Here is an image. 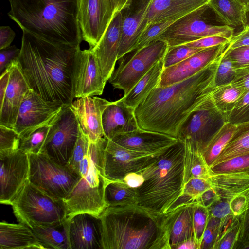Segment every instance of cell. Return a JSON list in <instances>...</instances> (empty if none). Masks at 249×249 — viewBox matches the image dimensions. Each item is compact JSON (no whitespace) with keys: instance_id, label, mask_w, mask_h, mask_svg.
Returning a JSON list of instances; mask_svg holds the SVG:
<instances>
[{"instance_id":"obj_21","label":"cell","mask_w":249,"mask_h":249,"mask_svg":"<svg viewBox=\"0 0 249 249\" xmlns=\"http://www.w3.org/2000/svg\"><path fill=\"white\" fill-rule=\"evenodd\" d=\"M122 21L123 11H121L112 19L96 45L90 48L106 81L111 76L118 60Z\"/></svg>"},{"instance_id":"obj_48","label":"cell","mask_w":249,"mask_h":249,"mask_svg":"<svg viewBox=\"0 0 249 249\" xmlns=\"http://www.w3.org/2000/svg\"><path fill=\"white\" fill-rule=\"evenodd\" d=\"M211 175L210 168L199 150L193 149V159L190 168V178H197L208 179Z\"/></svg>"},{"instance_id":"obj_44","label":"cell","mask_w":249,"mask_h":249,"mask_svg":"<svg viewBox=\"0 0 249 249\" xmlns=\"http://www.w3.org/2000/svg\"><path fill=\"white\" fill-rule=\"evenodd\" d=\"M249 169V154L234 157L213 165L210 167L211 174L235 172Z\"/></svg>"},{"instance_id":"obj_8","label":"cell","mask_w":249,"mask_h":249,"mask_svg":"<svg viewBox=\"0 0 249 249\" xmlns=\"http://www.w3.org/2000/svg\"><path fill=\"white\" fill-rule=\"evenodd\" d=\"M11 205L18 222L31 228L35 226L59 225L67 219L64 201L51 197L33 185L29 180Z\"/></svg>"},{"instance_id":"obj_6","label":"cell","mask_w":249,"mask_h":249,"mask_svg":"<svg viewBox=\"0 0 249 249\" xmlns=\"http://www.w3.org/2000/svg\"><path fill=\"white\" fill-rule=\"evenodd\" d=\"M107 142V140L103 137L95 142H90V163L88 171L63 200L67 218L83 213L100 216L107 207L105 192L111 181L106 178L104 171V151Z\"/></svg>"},{"instance_id":"obj_27","label":"cell","mask_w":249,"mask_h":249,"mask_svg":"<svg viewBox=\"0 0 249 249\" xmlns=\"http://www.w3.org/2000/svg\"><path fill=\"white\" fill-rule=\"evenodd\" d=\"M220 200L229 201L249 190V169L211 174L207 179Z\"/></svg>"},{"instance_id":"obj_14","label":"cell","mask_w":249,"mask_h":249,"mask_svg":"<svg viewBox=\"0 0 249 249\" xmlns=\"http://www.w3.org/2000/svg\"><path fill=\"white\" fill-rule=\"evenodd\" d=\"M118 13L116 0H78V21L83 40L95 47Z\"/></svg>"},{"instance_id":"obj_13","label":"cell","mask_w":249,"mask_h":249,"mask_svg":"<svg viewBox=\"0 0 249 249\" xmlns=\"http://www.w3.org/2000/svg\"><path fill=\"white\" fill-rule=\"evenodd\" d=\"M226 122L214 107L211 98L202 108L193 113L180 127L177 138L201 152L216 131Z\"/></svg>"},{"instance_id":"obj_24","label":"cell","mask_w":249,"mask_h":249,"mask_svg":"<svg viewBox=\"0 0 249 249\" xmlns=\"http://www.w3.org/2000/svg\"><path fill=\"white\" fill-rule=\"evenodd\" d=\"M110 140L128 149L149 153L163 152L178 141L177 138L141 128L120 134Z\"/></svg>"},{"instance_id":"obj_54","label":"cell","mask_w":249,"mask_h":249,"mask_svg":"<svg viewBox=\"0 0 249 249\" xmlns=\"http://www.w3.org/2000/svg\"><path fill=\"white\" fill-rule=\"evenodd\" d=\"M231 83L241 88L246 93L249 92V65L236 68L234 78Z\"/></svg>"},{"instance_id":"obj_33","label":"cell","mask_w":249,"mask_h":249,"mask_svg":"<svg viewBox=\"0 0 249 249\" xmlns=\"http://www.w3.org/2000/svg\"><path fill=\"white\" fill-rule=\"evenodd\" d=\"M237 128V124L225 122L202 149L201 152L209 168L234 136Z\"/></svg>"},{"instance_id":"obj_58","label":"cell","mask_w":249,"mask_h":249,"mask_svg":"<svg viewBox=\"0 0 249 249\" xmlns=\"http://www.w3.org/2000/svg\"><path fill=\"white\" fill-rule=\"evenodd\" d=\"M16 36L15 32L9 26L0 27V50L11 46Z\"/></svg>"},{"instance_id":"obj_18","label":"cell","mask_w":249,"mask_h":249,"mask_svg":"<svg viewBox=\"0 0 249 249\" xmlns=\"http://www.w3.org/2000/svg\"><path fill=\"white\" fill-rule=\"evenodd\" d=\"M65 223L69 249H103L100 216L79 213L68 217Z\"/></svg>"},{"instance_id":"obj_53","label":"cell","mask_w":249,"mask_h":249,"mask_svg":"<svg viewBox=\"0 0 249 249\" xmlns=\"http://www.w3.org/2000/svg\"><path fill=\"white\" fill-rule=\"evenodd\" d=\"M20 52V49L17 48L15 45L0 50V75L13 61L18 58Z\"/></svg>"},{"instance_id":"obj_34","label":"cell","mask_w":249,"mask_h":249,"mask_svg":"<svg viewBox=\"0 0 249 249\" xmlns=\"http://www.w3.org/2000/svg\"><path fill=\"white\" fill-rule=\"evenodd\" d=\"M65 222L59 225L35 226L31 229L45 249H69Z\"/></svg>"},{"instance_id":"obj_15","label":"cell","mask_w":249,"mask_h":249,"mask_svg":"<svg viewBox=\"0 0 249 249\" xmlns=\"http://www.w3.org/2000/svg\"><path fill=\"white\" fill-rule=\"evenodd\" d=\"M65 105L60 102L44 100L30 89L20 107L14 129L21 137L50 124Z\"/></svg>"},{"instance_id":"obj_61","label":"cell","mask_w":249,"mask_h":249,"mask_svg":"<svg viewBox=\"0 0 249 249\" xmlns=\"http://www.w3.org/2000/svg\"><path fill=\"white\" fill-rule=\"evenodd\" d=\"M249 249V240L238 245L236 249Z\"/></svg>"},{"instance_id":"obj_51","label":"cell","mask_w":249,"mask_h":249,"mask_svg":"<svg viewBox=\"0 0 249 249\" xmlns=\"http://www.w3.org/2000/svg\"><path fill=\"white\" fill-rule=\"evenodd\" d=\"M227 48V53L236 68L249 65V46Z\"/></svg>"},{"instance_id":"obj_56","label":"cell","mask_w":249,"mask_h":249,"mask_svg":"<svg viewBox=\"0 0 249 249\" xmlns=\"http://www.w3.org/2000/svg\"><path fill=\"white\" fill-rule=\"evenodd\" d=\"M220 200L216 192L212 188L204 191L198 197L196 203L209 208Z\"/></svg>"},{"instance_id":"obj_43","label":"cell","mask_w":249,"mask_h":249,"mask_svg":"<svg viewBox=\"0 0 249 249\" xmlns=\"http://www.w3.org/2000/svg\"><path fill=\"white\" fill-rule=\"evenodd\" d=\"M179 18H175L163 20L149 27L140 36L133 51L140 50L157 40L161 34Z\"/></svg>"},{"instance_id":"obj_62","label":"cell","mask_w":249,"mask_h":249,"mask_svg":"<svg viewBox=\"0 0 249 249\" xmlns=\"http://www.w3.org/2000/svg\"><path fill=\"white\" fill-rule=\"evenodd\" d=\"M240 0L246 6H247L249 3V0Z\"/></svg>"},{"instance_id":"obj_4","label":"cell","mask_w":249,"mask_h":249,"mask_svg":"<svg viewBox=\"0 0 249 249\" xmlns=\"http://www.w3.org/2000/svg\"><path fill=\"white\" fill-rule=\"evenodd\" d=\"M193 148L178 140L140 172L144 181L136 189L138 205L161 215L182 193L190 178Z\"/></svg>"},{"instance_id":"obj_63","label":"cell","mask_w":249,"mask_h":249,"mask_svg":"<svg viewBox=\"0 0 249 249\" xmlns=\"http://www.w3.org/2000/svg\"></svg>"},{"instance_id":"obj_40","label":"cell","mask_w":249,"mask_h":249,"mask_svg":"<svg viewBox=\"0 0 249 249\" xmlns=\"http://www.w3.org/2000/svg\"><path fill=\"white\" fill-rule=\"evenodd\" d=\"M89 143L90 142L87 136L83 133L80 126L78 140L66 165L67 167L79 175L81 164L89 155Z\"/></svg>"},{"instance_id":"obj_36","label":"cell","mask_w":249,"mask_h":249,"mask_svg":"<svg viewBox=\"0 0 249 249\" xmlns=\"http://www.w3.org/2000/svg\"><path fill=\"white\" fill-rule=\"evenodd\" d=\"M105 198L107 207L138 204L136 189L123 180L110 181L105 189Z\"/></svg>"},{"instance_id":"obj_12","label":"cell","mask_w":249,"mask_h":249,"mask_svg":"<svg viewBox=\"0 0 249 249\" xmlns=\"http://www.w3.org/2000/svg\"><path fill=\"white\" fill-rule=\"evenodd\" d=\"M163 152L134 151L107 140L104 157L105 176L110 181L123 180L127 174L139 172L153 163Z\"/></svg>"},{"instance_id":"obj_38","label":"cell","mask_w":249,"mask_h":249,"mask_svg":"<svg viewBox=\"0 0 249 249\" xmlns=\"http://www.w3.org/2000/svg\"><path fill=\"white\" fill-rule=\"evenodd\" d=\"M50 124L41 126L21 137L19 149L27 154L40 153L45 144Z\"/></svg>"},{"instance_id":"obj_29","label":"cell","mask_w":249,"mask_h":249,"mask_svg":"<svg viewBox=\"0 0 249 249\" xmlns=\"http://www.w3.org/2000/svg\"><path fill=\"white\" fill-rule=\"evenodd\" d=\"M145 0L134 12L123 11L122 33L118 59L134 50L140 37V28L149 4Z\"/></svg>"},{"instance_id":"obj_23","label":"cell","mask_w":249,"mask_h":249,"mask_svg":"<svg viewBox=\"0 0 249 249\" xmlns=\"http://www.w3.org/2000/svg\"><path fill=\"white\" fill-rule=\"evenodd\" d=\"M209 0H149L141 24L140 36L150 26L163 20L180 18L208 3Z\"/></svg>"},{"instance_id":"obj_11","label":"cell","mask_w":249,"mask_h":249,"mask_svg":"<svg viewBox=\"0 0 249 249\" xmlns=\"http://www.w3.org/2000/svg\"><path fill=\"white\" fill-rule=\"evenodd\" d=\"M80 124L70 105H65L50 124L40 153L66 165L78 138Z\"/></svg>"},{"instance_id":"obj_41","label":"cell","mask_w":249,"mask_h":249,"mask_svg":"<svg viewBox=\"0 0 249 249\" xmlns=\"http://www.w3.org/2000/svg\"><path fill=\"white\" fill-rule=\"evenodd\" d=\"M203 49L186 44L168 47L163 59L164 69L178 64Z\"/></svg>"},{"instance_id":"obj_60","label":"cell","mask_w":249,"mask_h":249,"mask_svg":"<svg viewBox=\"0 0 249 249\" xmlns=\"http://www.w3.org/2000/svg\"><path fill=\"white\" fill-rule=\"evenodd\" d=\"M174 249H200V244L193 237L178 244Z\"/></svg>"},{"instance_id":"obj_55","label":"cell","mask_w":249,"mask_h":249,"mask_svg":"<svg viewBox=\"0 0 249 249\" xmlns=\"http://www.w3.org/2000/svg\"><path fill=\"white\" fill-rule=\"evenodd\" d=\"M249 46V25L243 27L242 30L234 35L228 45V49Z\"/></svg>"},{"instance_id":"obj_22","label":"cell","mask_w":249,"mask_h":249,"mask_svg":"<svg viewBox=\"0 0 249 249\" xmlns=\"http://www.w3.org/2000/svg\"><path fill=\"white\" fill-rule=\"evenodd\" d=\"M228 44L204 49L178 64L164 69L158 87H166L195 74L221 55Z\"/></svg>"},{"instance_id":"obj_26","label":"cell","mask_w":249,"mask_h":249,"mask_svg":"<svg viewBox=\"0 0 249 249\" xmlns=\"http://www.w3.org/2000/svg\"><path fill=\"white\" fill-rule=\"evenodd\" d=\"M0 249H45L32 229L21 224L0 223Z\"/></svg>"},{"instance_id":"obj_35","label":"cell","mask_w":249,"mask_h":249,"mask_svg":"<svg viewBox=\"0 0 249 249\" xmlns=\"http://www.w3.org/2000/svg\"><path fill=\"white\" fill-rule=\"evenodd\" d=\"M236 124L237 128L234 136L226 145L213 165L234 157L249 154V122Z\"/></svg>"},{"instance_id":"obj_3","label":"cell","mask_w":249,"mask_h":249,"mask_svg":"<svg viewBox=\"0 0 249 249\" xmlns=\"http://www.w3.org/2000/svg\"><path fill=\"white\" fill-rule=\"evenodd\" d=\"M103 249H171L168 213L130 204L107 207L100 215Z\"/></svg>"},{"instance_id":"obj_45","label":"cell","mask_w":249,"mask_h":249,"mask_svg":"<svg viewBox=\"0 0 249 249\" xmlns=\"http://www.w3.org/2000/svg\"><path fill=\"white\" fill-rule=\"evenodd\" d=\"M227 52V48L216 70L214 80L215 86L230 83L235 76L236 67Z\"/></svg>"},{"instance_id":"obj_20","label":"cell","mask_w":249,"mask_h":249,"mask_svg":"<svg viewBox=\"0 0 249 249\" xmlns=\"http://www.w3.org/2000/svg\"><path fill=\"white\" fill-rule=\"evenodd\" d=\"M110 102L97 96L78 98L70 105L90 142L104 137L102 115Z\"/></svg>"},{"instance_id":"obj_10","label":"cell","mask_w":249,"mask_h":249,"mask_svg":"<svg viewBox=\"0 0 249 249\" xmlns=\"http://www.w3.org/2000/svg\"><path fill=\"white\" fill-rule=\"evenodd\" d=\"M168 48L165 42L157 39L135 51L129 59L122 62L114 70L108 81L126 95L158 61L164 58Z\"/></svg>"},{"instance_id":"obj_16","label":"cell","mask_w":249,"mask_h":249,"mask_svg":"<svg viewBox=\"0 0 249 249\" xmlns=\"http://www.w3.org/2000/svg\"><path fill=\"white\" fill-rule=\"evenodd\" d=\"M30 164L27 153L19 149L0 157V202L11 205L28 180Z\"/></svg>"},{"instance_id":"obj_5","label":"cell","mask_w":249,"mask_h":249,"mask_svg":"<svg viewBox=\"0 0 249 249\" xmlns=\"http://www.w3.org/2000/svg\"><path fill=\"white\" fill-rule=\"evenodd\" d=\"M9 18L22 29L53 42L80 46L78 0H8Z\"/></svg>"},{"instance_id":"obj_17","label":"cell","mask_w":249,"mask_h":249,"mask_svg":"<svg viewBox=\"0 0 249 249\" xmlns=\"http://www.w3.org/2000/svg\"><path fill=\"white\" fill-rule=\"evenodd\" d=\"M107 81L91 49L78 51L73 73L75 98L102 94Z\"/></svg>"},{"instance_id":"obj_19","label":"cell","mask_w":249,"mask_h":249,"mask_svg":"<svg viewBox=\"0 0 249 249\" xmlns=\"http://www.w3.org/2000/svg\"><path fill=\"white\" fill-rule=\"evenodd\" d=\"M10 77L3 99L0 101V125L14 129L23 98L30 89L17 59L7 67Z\"/></svg>"},{"instance_id":"obj_57","label":"cell","mask_w":249,"mask_h":249,"mask_svg":"<svg viewBox=\"0 0 249 249\" xmlns=\"http://www.w3.org/2000/svg\"><path fill=\"white\" fill-rule=\"evenodd\" d=\"M241 230L235 249L240 244L249 240V208L241 216Z\"/></svg>"},{"instance_id":"obj_32","label":"cell","mask_w":249,"mask_h":249,"mask_svg":"<svg viewBox=\"0 0 249 249\" xmlns=\"http://www.w3.org/2000/svg\"><path fill=\"white\" fill-rule=\"evenodd\" d=\"M240 87L231 83L215 86L211 94L214 107L227 119L236 104L245 94Z\"/></svg>"},{"instance_id":"obj_7","label":"cell","mask_w":249,"mask_h":249,"mask_svg":"<svg viewBox=\"0 0 249 249\" xmlns=\"http://www.w3.org/2000/svg\"><path fill=\"white\" fill-rule=\"evenodd\" d=\"M234 28L224 24L208 3L177 20L157 38L168 47L185 44L209 36H219L231 40Z\"/></svg>"},{"instance_id":"obj_46","label":"cell","mask_w":249,"mask_h":249,"mask_svg":"<svg viewBox=\"0 0 249 249\" xmlns=\"http://www.w3.org/2000/svg\"><path fill=\"white\" fill-rule=\"evenodd\" d=\"M210 213L208 208L195 203L193 212V225L195 238L201 245Z\"/></svg>"},{"instance_id":"obj_47","label":"cell","mask_w":249,"mask_h":249,"mask_svg":"<svg viewBox=\"0 0 249 249\" xmlns=\"http://www.w3.org/2000/svg\"><path fill=\"white\" fill-rule=\"evenodd\" d=\"M227 122L235 124L249 122V92L237 102L228 116Z\"/></svg>"},{"instance_id":"obj_9","label":"cell","mask_w":249,"mask_h":249,"mask_svg":"<svg viewBox=\"0 0 249 249\" xmlns=\"http://www.w3.org/2000/svg\"><path fill=\"white\" fill-rule=\"evenodd\" d=\"M28 154L29 181L51 197L64 200L72 191L81 176L43 153Z\"/></svg>"},{"instance_id":"obj_28","label":"cell","mask_w":249,"mask_h":249,"mask_svg":"<svg viewBox=\"0 0 249 249\" xmlns=\"http://www.w3.org/2000/svg\"><path fill=\"white\" fill-rule=\"evenodd\" d=\"M195 203L180 206L168 213L169 238L171 249H174L178 244L195 237L193 225Z\"/></svg>"},{"instance_id":"obj_50","label":"cell","mask_w":249,"mask_h":249,"mask_svg":"<svg viewBox=\"0 0 249 249\" xmlns=\"http://www.w3.org/2000/svg\"><path fill=\"white\" fill-rule=\"evenodd\" d=\"M234 216H240L249 208V190L233 197L229 201Z\"/></svg>"},{"instance_id":"obj_39","label":"cell","mask_w":249,"mask_h":249,"mask_svg":"<svg viewBox=\"0 0 249 249\" xmlns=\"http://www.w3.org/2000/svg\"><path fill=\"white\" fill-rule=\"evenodd\" d=\"M241 216H234L224 227L213 249H235L241 230Z\"/></svg>"},{"instance_id":"obj_42","label":"cell","mask_w":249,"mask_h":249,"mask_svg":"<svg viewBox=\"0 0 249 249\" xmlns=\"http://www.w3.org/2000/svg\"><path fill=\"white\" fill-rule=\"evenodd\" d=\"M20 141V137L14 129L0 125V157L18 150Z\"/></svg>"},{"instance_id":"obj_25","label":"cell","mask_w":249,"mask_h":249,"mask_svg":"<svg viewBox=\"0 0 249 249\" xmlns=\"http://www.w3.org/2000/svg\"><path fill=\"white\" fill-rule=\"evenodd\" d=\"M102 124L104 137L107 140L140 128L134 110L127 107L120 99L110 102L103 113Z\"/></svg>"},{"instance_id":"obj_59","label":"cell","mask_w":249,"mask_h":249,"mask_svg":"<svg viewBox=\"0 0 249 249\" xmlns=\"http://www.w3.org/2000/svg\"><path fill=\"white\" fill-rule=\"evenodd\" d=\"M123 181L129 187L137 189L142 185L144 179L140 172H132L127 174Z\"/></svg>"},{"instance_id":"obj_31","label":"cell","mask_w":249,"mask_h":249,"mask_svg":"<svg viewBox=\"0 0 249 249\" xmlns=\"http://www.w3.org/2000/svg\"><path fill=\"white\" fill-rule=\"evenodd\" d=\"M208 4L225 25L234 27L246 25V6L239 0H209Z\"/></svg>"},{"instance_id":"obj_2","label":"cell","mask_w":249,"mask_h":249,"mask_svg":"<svg viewBox=\"0 0 249 249\" xmlns=\"http://www.w3.org/2000/svg\"><path fill=\"white\" fill-rule=\"evenodd\" d=\"M18 65L31 89L44 100L70 105L80 46L50 41L22 31Z\"/></svg>"},{"instance_id":"obj_37","label":"cell","mask_w":249,"mask_h":249,"mask_svg":"<svg viewBox=\"0 0 249 249\" xmlns=\"http://www.w3.org/2000/svg\"><path fill=\"white\" fill-rule=\"evenodd\" d=\"M211 188L210 183L207 179L197 178H190L186 183L182 193L170 206L166 213L180 206L196 203L200 196Z\"/></svg>"},{"instance_id":"obj_52","label":"cell","mask_w":249,"mask_h":249,"mask_svg":"<svg viewBox=\"0 0 249 249\" xmlns=\"http://www.w3.org/2000/svg\"><path fill=\"white\" fill-rule=\"evenodd\" d=\"M231 40L219 36H209L185 44L190 47L206 49L221 44H228Z\"/></svg>"},{"instance_id":"obj_49","label":"cell","mask_w":249,"mask_h":249,"mask_svg":"<svg viewBox=\"0 0 249 249\" xmlns=\"http://www.w3.org/2000/svg\"><path fill=\"white\" fill-rule=\"evenodd\" d=\"M210 216L218 219L220 224L225 226L234 217L230 207L229 202L220 200L208 208Z\"/></svg>"},{"instance_id":"obj_1","label":"cell","mask_w":249,"mask_h":249,"mask_svg":"<svg viewBox=\"0 0 249 249\" xmlns=\"http://www.w3.org/2000/svg\"><path fill=\"white\" fill-rule=\"evenodd\" d=\"M225 51L193 76L153 89L134 110L139 127L177 138L186 120L210 100L216 70Z\"/></svg>"},{"instance_id":"obj_30","label":"cell","mask_w":249,"mask_h":249,"mask_svg":"<svg viewBox=\"0 0 249 249\" xmlns=\"http://www.w3.org/2000/svg\"><path fill=\"white\" fill-rule=\"evenodd\" d=\"M163 59L158 61L126 95L120 99L134 110L157 87L164 69Z\"/></svg>"}]
</instances>
